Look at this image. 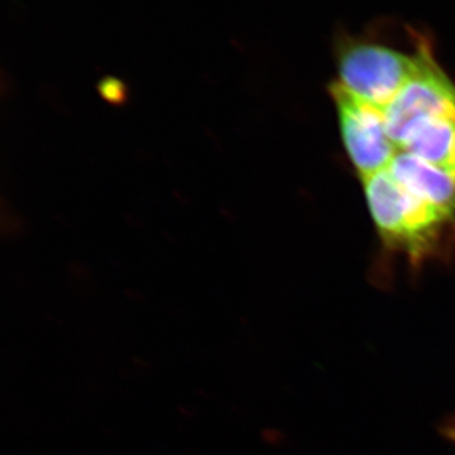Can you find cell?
I'll return each instance as SVG.
<instances>
[{
	"mask_svg": "<svg viewBox=\"0 0 455 455\" xmlns=\"http://www.w3.org/2000/svg\"><path fill=\"white\" fill-rule=\"evenodd\" d=\"M329 92L344 147L361 179L387 170L400 149L388 136L385 110L350 94L337 82L331 84Z\"/></svg>",
	"mask_w": 455,
	"mask_h": 455,
	"instance_id": "4",
	"label": "cell"
},
{
	"mask_svg": "<svg viewBox=\"0 0 455 455\" xmlns=\"http://www.w3.org/2000/svg\"><path fill=\"white\" fill-rule=\"evenodd\" d=\"M416 52L414 74L385 109L387 133L398 149L416 125L455 113V84L436 62L430 44L419 42Z\"/></svg>",
	"mask_w": 455,
	"mask_h": 455,
	"instance_id": "3",
	"label": "cell"
},
{
	"mask_svg": "<svg viewBox=\"0 0 455 455\" xmlns=\"http://www.w3.org/2000/svg\"><path fill=\"white\" fill-rule=\"evenodd\" d=\"M362 181L383 244L405 254L411 265L443 256L454 243L455 218L407 194L387 170Z\"/></svg>",
	"mask_w": 455,
	"mask_h": 455,
	"instance_id": "1",
	"label": "cell"
},
{
	"mask_svg": "<svg viewBox=\"0 0 455 455\" xmlns=\"http://www.w3.org/2000/svg\"><path fill=\"white\" fill-rule=\"evenodd\" d=\"M388 173L410 196L455 218V179L427 161L400 151Z\"/></svg>",
	"mask_w": 455,
	"mask_h": 455,
	"instance_id": "5",
	"label": "cell"
},
{
	"mask_svg": "<svg viewBox=\"0 0 455 455\" xmlns=\"http://www.w3.org/2000/svg\"><path fill=\"white\" fill-rule=\"evenodd\" d=\"M418 52H401L366 41L344 44L338 53V79L350 94L385 110L414 74Z\"/></svg>",
	"mask_w": 455,
	"mask_h": 455,
	"instance_id": "2",
	"label": "cell"
},
{
	"mask_svg": "<svg viewBox=\"0 0 455 455\" xmlns=\"http://www.w3.org/2000/svg\"><path fill=\"white\" fill-rule=\"evenodd\" d=\"M99 92L101 97L112 104H122L127 98V90L121 80L108 77L99 83Z\"/></svg>",
	"mask_w": 455,
	"mask_h": 455,
	"instance_id": "7",
	"label": "cell"
},
{
	"mask_svg": "<svg viewBox=\"0 0 455 455\" xmlns=\"http://www.w3.org/2000/svg\"><path fill=\"white\" fill-rule=\"evenodd\" d=\"M400 151L409 152L455 179V113L416 125L401 143Z\"/></svg>",
	"mask_w": 455,
	"mask_h": 455,
	"instance_id": "6",
	"label": "cell"
},
{
	"mask_svg": "<svg viewBox=\"0 0 455 455\" xmlns=\"http://www.w3.org/2000/svg\"><path fill=\"white\" fill-rule=\"evenodd\" d=\"M442 434L455 444V416L445 421V424L442 427Z\"/></svg>",
	"mask_w": 455,
	"mask_h": 455,
	"instance_id": "8",
	"label": "cell"
}]
</instances>
